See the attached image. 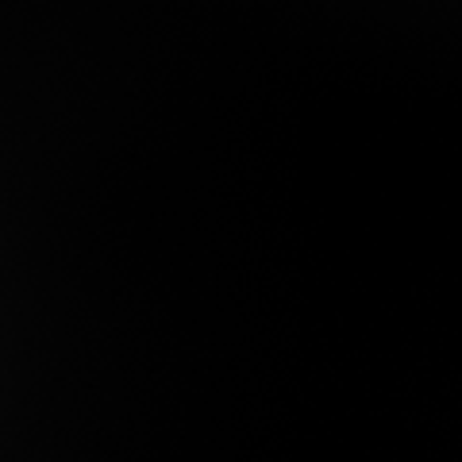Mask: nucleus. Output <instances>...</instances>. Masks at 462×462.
<instances>
[]
</instances>
